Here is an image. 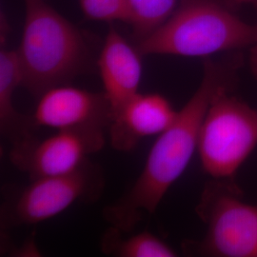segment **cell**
Instances as JSON below:
<instances>
[{
	"mask_svg": "<svg viewBox=\"0 0 257 257\" xmlns=\"http://www.w3.org/2000/svg\"><path fill=\"white\" fill-rule=\"evenodd\" d=\"M257 28V27H256ZM250 55H249V66L252 74L257 78V38L254 44L250 47Z\"/></svg>",
	"mask_w": 257,
	"mask_h": 257,
	"instance_id": "9a60e30c",
	"label": "cell"
},
{
	"mask_svg": "<svg viewBox=\"0 0 257 257\" xmlns=\"http://www.w3.org/2000/svg\"><path fill=\"white\" fill-rule=\"evenodd\" d=\"M106 143L103 128L57 130L49 138L35 136L14 144L10 153L13 165L31 179L64 175L82 165Z\"/></svg>",
	"mask_w": 257,
	"mask_h": 257,
	"instance_id": "52a82bcc",
	"label": "cell"
},
{
	"mask_svg": "<svg viewBox=\"0 0 257 257\" xmlns=\"http://www.w3.org/2000/svg\"><path fill=\"white\" fill-rule=\"evenodd\" d=\"M235 1L245 2V3H250V4H253V5L257 6V0H235Z\"/></svg>",
	"mask_w": 257,
	"mask_h": 257,
	"instance_id": "2e32d148",
	"label": "cell"
},
{
	"mask_svg": "<svg viewBox=\"0 0 257 257\" xmlns=\"http://www.w3.org/2000/svg\"><path fill=\"white\" fill-rule=\"evenodd\" d=\"M176 115L162 94L139 92L112 115L108 128L110 145L116 151L130 152L143 139L165 132Z\"/></svg>",
	"mask_w": 257,
	"mask_h": 257,
	"instance_id": "9c48e42d",
	"label": "cell"
},
{
	"mask_svg": "<svg viewBox=\"0 0 257 257\" xmlns=\"http://www.w3.org/2000/svg\"><path fill=\"white\" fill-rule=\"evenodd\" d=\"M113 112L104 92L69 85L50 89L39 96L32 116L36 128H109Z\"/></svg>",
	"mask_w": 257,
	"mask_h": 257,
	"instance_id": "ba28073f",
	"label": "cell"
},
{
	"mask_svg": "<svg viewBox=\"0 0 257 257\" xmlns=\"http://www.w3.org/2000/svg\"><path fill=\"white\" fill-rule=\"evenodd\" d=\"M123 232L110 227L101 239L102 251L118 257H175L177 252L163 240L145 230L123 237Z\"/></svg>",
	"mask_w": 257,
	"mask_h": 257,
	"instance_id": "7c38bea8",
	"label": "cell"
},
{
	"mask_svg": "<svg viewBox=\"0 0 257 257\" xmlns=\"http://www.w3.org/2000/svg\"><path fill=\"white\" fill-rule=\"evenodd\" d=\"M87 19L98 21H122L133 24V13L128 0H78Z\"/></svg>",
	"mask_w": 257,
	"mask_h": 257,
	"instance_id": "5bb4252c",
	"label": "cell"
},
{
	"mask_svg": "<svg viewBox=\"0 0 257 257\" xmlns=\"http://www.w3.org/2000/svg\"><path fill=\"white\" fill-rule=\"evenodd\" d=\"M137 47L132 46L110 26L97 60L104 94L113 114L139 93L142 79V57Z\"/></svg>",
	"mask_w": 257,
	"mask_h": 257,
	"instance_id": "30bf717a",
	"label": "cell"
},
{
	"mask_svg": "<svg viewBox=\"0 0 257 257\" xmlns=\"http://www.w3.org/2000/svg\"><path fill=\"white\" fill-rule=\"evenodd\" d=\"M177 0H128L133 13L134 34L138 40L147 37L174 13Z\"/></svg>",
	"mask_w": 257,
	"mask_h": 257,
	"instance_id": "4fadbf2b",
	"label": "cell"
},
{
	"mask_svg": "<svg viewBox=\"0 0 257 257\" xmlns=\"http://www.w3.org/2000/svg\"><path fill=\"white\" fill-rule=\"evenodd\" d=\"M235 71L232 61H205L199 87L177 111L173 124L158 136L136 182L119 199L103 210V217L110 227L128 233L145 216L156 212L198 147L203 121L214 93L221 87L232 84Z\"/></svg>",
	"mask_w": 257,
	"mask_h": 257,
	"instance_id": "6da1fadb",
	"label": "cell"
},
{
	"mask_svg": "<svg viewBox=\"0 0 257 257\" xmlns=\"http://www.w3.org/2000/svg\"><path fill=\"white\" fill-rule=\"evenodd\" d=\"M216 185L203 192L197 212L208 230L202 241L190 246L192 251L205 256L257 257V207Z\"/></svg>",
	"mask_w": 257,
	"mask_h": 257,
	"instance_id": "8992f818",
	"label": "cell"
},
{
	"mask_svg": "<svg viewBox=\"0 0 257 257\" xmlns=\"http://www.w3.org/2000/svg\"><path fill=\"white\" fill-rule=\"evenodd\" d=\"M2 208V225H34L51 219L79 201H94L103 193L105 178L89 159L71 173L31 179Z\"/></svg>",
	"mask_w": 257,
	"mask_h": 257,
	"instance_id": "5b68a950",
	"label": "cell"
},
{
	"mask_svg": "<svg viewBox=\"0 0 257 257\" xmlns=\"http://www.w3.org/2000/svg\"><path fill=\"white\" fill-rule=\"evenodd\" d=\"M257 28L218 0H182L163 24L138 40L142 55L204 57L251 47Z\"/></svg>",
	"mask_w": 257,
	"mask_h": 257,
	"instance_id": "3957f363",
	"label": "cell"
},
{
	"mask_svg": "<svg viewBox=\"0 0 257 257\" xmlns=\"http://www.w3.org/2000/svg\"><path fill=\"white\" fill-rule=\"evenodd\" d=\"M17 51L22 86L37 97L71 82L91 60L81 32L45 0H25L23 34Z\"/></svg>",
	"mask_w": 257,
	"mask_h": 257,
	"instance_id": "7a4b0ae2",
	"label": "cell"
},
{
	"mask_svg": "<svg viewBox=\"0 0 257 257\" xmlns=\"http://www.w3.org/2000/svg\"><path fill=\"white\" fill-rule=\"evenodd\" d=\"M22 68L17 50L2 49L0 52V130L12 144H17L34 136L32 116L17 110L14 95L22 86Z\"/></svg>",
	"mask_w": 257,
	"mask_h": 257,
	"instance_id": "8fae6325",
	"label": "cell"
},
{
	"mask_svg": "<svg viewBox=\"0 0 257 257\" xmlns=\"http://www.w3.org/2000/svg\"><path fill=\"white\" fill-rule=\"evenodd\" d=\"M231 85L214 93L197 147L204 172L217 180L231 178L257 146V110L230 94Z\"/></svg>",
	"mask_w": 257,
	"mask_h": 257,
	"instance_id": "277c9868",
	"label": "cell"
}]
</instances>
